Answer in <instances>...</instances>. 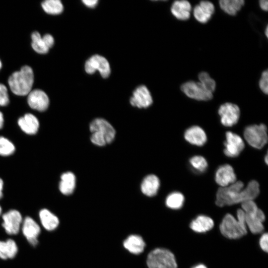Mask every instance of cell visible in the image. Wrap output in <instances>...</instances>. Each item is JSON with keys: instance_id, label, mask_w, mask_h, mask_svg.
Wrapping results in <instances>:
<instances>
[{"instance_id": "cell-5", "label": "cell", "mask_w": 268, "mask_h": 268, "mask_svg": "<svg viewBox=\"0 0 268 268\" xmlns=\"http://www.w3.org/2000/svg\"><path fill=\"white\" fill-rule=\"evenodd\" d=\"M241 209L245 215L247 228L254 234L263 232L264 229L263 222L266 217L254 201H248L241 203Z\"/></svg>"}, {"instance_id": "cell-6", "label": "cell", "mask_w": 268, "mask_h": 268, "mask_svg": "<svg viewBox=\"0 0 268 268\" xmlns=\"http://www.w3.org/2000/svg\"><path fill=\"white\" fill-rule=\"evenodd\" d=\"M146 264L148 268H177L174 255L162 248H156L148 254Z\"/></svg>"}, {"instance_id": "cell-45", "label": "cell", "mask_w": 268, "mask_h": 268, "mask_svg": "<svg viewBox=\"0 0 268 268\" xmlns=\"http://www.w3.org/2000/svg\"><path fill=\"white\" fill-rule=\"evenodd\" d=\"M1 212H2V208H1V206H0V215L1 213Z\"/></svg>"}, {"instance_id": "cell-42", "label": "cell", "mask_w": 268, "mask_h": 268, "mask_svg": "<svg viewBox=\"0 0 268 268\" xmlns=\"http://www.w3.org/2000/svg\"><path fill=\"white\" fill-rule=\"evenodd\" d=\"M268 154H267L265 158V161L267 164H268Z\"/></svg>"}, {"instance_id": "cell-20", "label": "cell", "mask_w": 268, "mask_h": 268, "mask_svg": "<svg viewBox=\"0 0 268 268\" xmlns=\"http://www.w3.org/2000/svg\"><path fill=\"white\" fill-rule=\"evenodd\" d=\"M192 6L187 0H176L172 4L171 12L172 15L179 20H187L191 16Z\"/></svg>"}, {"instance_id": "cell-23", "label": "cell", "mask_w": 268, "mask_h": 268, "mask_svg": "<svg viewBox=\"0 0 268 268\" xmlns=\"http://www.w3.org/2000/svg\"><path fill=\"white\" fill-rule=\"evenodd\" d=\"M160 187L159 178L155 175L146 176L141 184V190L143 194L148 197L156 195Z\"/></svg>"}, {"instance_id": "cell-10", "label": "cell", "mask_w": 268, "mask_h": 268, "mask_svg": "<svg viewBox=\"0 0 268 268\" xmlns=\"http://www.w3.org/2000/svg\"><path fill=\"white\" fill-rule=\"evenodd\" d=\"M2 226L8 235L17 234L21 229L23 218L21 213L16 209H10L2 216Z\"/></svg>"}, {"instance_id": "cell-40", "label": "cell", "mask_w": 268, "mask_h": 268, "mask_svg": "<svg viewBox=\"0 0 268 268\" xmlns=\"http://www.w3.org/2000/svg\"><path fill=\"white\" fill-rule=\"evenodd\" d=\"M4 124V118L2 113L0 111V129L3 127Z\"/></svg>"}, {"instance_id": "cell-44", "label": "cell", "mask_w": 268, "mask_h": 268, "mask_svg": "<svg viewBox=\"0 0 268 268\" xmlns=\"http://www.w3.org/2000/svg\"><path fill=\"white\" fill-rule=\"evenodd\" d=\"M2 66V62H1V61L0 60V69L1 68Z\"/></svg>"}, {"instance_id": "cell-30", "label": "cell", "mask_w": 268, "mask_h": 268, "mask_svg": "<svg viewBox=\"0 0 268 268\" xmlns=\"http://www.w3.org/2000/svg\"><path fill=\"white\" fill-rule=\"evenodd\" d=\"M189 163L193 170L200 173L205 172L208 167L206 160L201 155L192 157L189 160Z\"/></svg>"}, {"instance_id": "cell-43", "label": "cell", "mask_w": 268, "mask_h": 268, "mask_svg": "<svg viewBox=\"0 0 268 268\" xmlns=\"http://www.w3.org/2000/svg\"><path fill=\"white\" fill-rule=\"evenodd\" d=\"M268 26H267L266 27V30H265V34H266V37H268Z\"/></svg>"}, {"instance_id": "cell-29", "label": "cell", "mask_w": 268, "mask_h": 268, "mask_svg": "<svg viewBox=\"0 0 268 268\" xmlns=\"http://www.w3.org/2000/svg\"><path fill=\"white\" fill-rule=\"evenodd\" d=\"M185 201L184 195L179 192H174L168 195L165 200L166 206L172 209H179Z\"/></svg>"}, {"instance_id": "cell-12", "label": "cell", "mask_w": 268, "mask_h": 268, "mask_svg": "<svg viewBox=\"0 0 268 268\" xmlns=\"http://www.w3.org/2000/svg\"><path fill=\"white\" fill-rule=\"evenodd\" d=\"M85 70L88 74H93L98 70L103 78L108 77L111 72L108 61L104 57L98 55L92 56L86 62Z\"/></svg>"}, {"instance_id": "cell-31", "label": "cell", "mask_w": 268, "mask_h": 268, "mask_svg": "<svg viewBox=\"0 0 268 268\" xmlns=\"http://www.w3.org/2000/svg\"><path fill=\"white\" fill-rule=\"evenodd\" d=\"M199 82L209 91L213 93L216 88V82L209 74L205 72H201L198 75Z\"/></svg>"}, {"instance_id": "cell-16", "label": "cell", "mask_w": 268, "mask_h": 268, "mask_svg": "<svg viewBox=\"0 0 268 268\" xmlns=\"http://www.w3.org/2000/svg\"><path fill=\"white\" fill-rule=\"evenodd\" d=\"M153 102L151 95L144 85L137 87L133 92V96L130 99V103L133 106L139 108H147Z\"/></svg>"}, {"instance_id": "cell-36", "label": "cell", "mask_w": 268, "mask_h": 268, "mask_svg": "<svg viewBox=\"0 0 268 268\" xmlns=\"http://www.w3.org/2000/svg\"><path fill=\"white\" fill-rule=\"evenodd\" d=\"M259 245L261 249L267 253L268 251V234L265 233L262 234L259 240Z\"/></svg>"}, {"instance_id": "cell-34", "label": "cell", "mask_w": 268, "mask_h": 268, "mask_svg": "<svg viewBox=\"0 0 268 268\" xmlns=\"http://www.w3.org/2000/svg\"><path fill=\"white\" fill-rule=\"evenodd\" d=\"M261 90L265 94L268 93V71L266 69L263 71L259 82Z\"/></svg>"}, {"instance_id": "cell-7", "label": "cell", "mask_w": 268, "mask_h": 268, "mask_svg": "<svg viewBox=\"0 0 268 268\" xmlns=\"http://www.w3.org/2000/svg\"><path fill=\"white\" fill-rule=\"evenodd\" d=\"M244 136L251 146L260 149L268 142L267 127L263 124L249 125L244 130Z\"/></svg>"}, {"instance_id": "cell-4", "label": "cell", "mask_w": 268, "mask_h": 268, "mask_svg": "<svg viewBox=\"0 0 268 268\" xmlns=\"http://www.w3.org/2000/svg\"><path fill=\"white\" fill-rule=\"evenodd\" d=\"M91 133L90 140L98 146H104L111 143L114 139L116 131L113 127L106 120L97 118L93 120L89 125Z\"/></svg>"}, {"instance_id": "cell-27", "label": "cell", "mask_w": 268, "mask_h": 268, "mask_svg": "<svg viewBox=\"0 0 268 268\" xmlns=\"http://www.w3.org/2000/svg\"><path fill=\"white\" fill-rule=\"evenodd\" d=\"M31 47L37 53L45 54L47 53L50 49L48 47L43 36L38 31H34L31 35Z\"/></svg>"}, {"instance_id": "cell-14", "label": "cell", "mask_w": 268, "mask_h": 268, "mask_svg": "<svg viewBox=\"0 0 268 268\" xmlns=\"http://www.w3.org/2000/svg\"><path fill=\"white\" fill-rule=\"evenodd\" d=\"M27 103L31 108L43 112L49 107L50 100L48 95L43 90L35 89L27 95Z\"/></svg>"}, {"instance_id": "cell-37", "label": "cell", "mask_w": 268, "mask_h": 268, "mask_svg": "<svg viewBox=\"0 0 268 268\" xmlns=\"http://www.w3.org/2000/svg\"><path fill=\"white\" fill-rule=\"evenodd\" d=\"M82 2L87 7L93 8L97 5L98 3V0H82Z\"/></svg>"}, {"instance_id": "cell-1", "label": "cell", "mask_w": 268, "mask_h": 268, "mask_svg": "<svg viewBox=\"0 0 268 268\" xmlns=\"http://www.w3.org/2000/svg\"><path fill=\"white\" fill-rule=\"evenodd\" d=\"M260 193L258 182L252 180L244 188L240 181H236L225 187H220L216 193V204L219 207L242 203L248 201H254Z\"/></svg>"}, {"instance_id": "cell-13", "label": "cell", "mask_w": 268, "mask_h": 268, "mask_svg": "<svg viewBox=\"0 0 268 268\" xmlns=\"http://www.w3.org/2000/svg\"><path fill=\"white\" fill-rule=\"evenodd\" d=\"M21 229L27 241L33 246H36L41 232V228L38 223L32 217L27 216L23 220Z\"/></svg>"}, {"instance_id": "cell-8", "label": "cell", "mask_w": 268, "mask_h": 268, "mask_svg": "<svg viewBox=\"0 0 268 268\" xmlns=\"http://www.w3.org/2000/svg\"><path fill=\"white\" fill-rule=\"evenodd\" d=\"M181 90L188 97L198 101H208L213 97L212 93L200 82L187 81L181 85Z\"/></svg>"}, {"instance_id": "cell-3", "label": "cell", "mask_w": 268, "mask_h": 268, "mask_svg": "<svg viewBox=\"0 0 268 268\" xmlns=\"http://www.w3.org/2000/svg\"><path fill=\"white\" fill-rule=\"evenodd\" d=\"M219 230L225 237L230 239H239L247 233L245 215L241 208L237 211V218L230 213L223 218Z\"/></svg>"}, {"instance_id": "cell-21", "label": "cell", "mask_w": 268, "mask_h": 268, "mask_svg": "<svg viewBox=\"0 0 268 268\" xmlns=\"http://www.w3.org/2000/svg\"><path fill=\"white\" fill-rule=\"evenodd\" d=\"M214 226V221L210 217L200 215L194 219L190 224V228L194 232L199 233L206 232Z\"/></svg>"}, {"instance_id": "cell-9", "label": "cell", "mask_w": 268, "mask_h": 268, "mask_svg": "<svg viewBox=\"0 0 268 268\" xmlns=\"http://www.w3.org/2000/svg\"><path fill=\"white\" fill-rule=\"evenodd\" d=\"M218 113L221 124L225 127H230L236 125L240 116V110L236 104L227 102L219 107Z\"/></svg>"}, {"instance_id": "cell-41", "label": "cell", "mask_w": 268, "mask_h": 268, "mask_svg": "<svg viewBox=\"0 0 268 268\" xmlns=\"http://www.w3.org/2000/svg\"><path fill=\"white\" fill-rule=\"evenodd\" d=\"M192 268H207L204 265L199 264L192 267Z\"/></svg>"}, {"instance_id": "cell-38", "label": "cell", "mask_w": 268, "mask_h": 268, "mask_svg": "<svg viewBox=\"0 0 268 268\" xmlns=\"http://www.w3.org/2000/svg\"><path fill=\"white\" fill-rule=\"evenodd\" d=\"M268 2L267 0H261L259 1V5L260 8L264 11H267L268 7Z\"/></svg>"}, {"instance_id": "cell-32", "label": "cell", "mask_w": 268, "mask_h": 268, "mask_svg": "<svg viewBox=\"0 0 268 268\" xmlns=\"http://www.w3.org/2000/svg\"><path fill=\"white\" fill-rule=\"evenodd\" d=\"M15 150L13 143L3 136H0V155L9 156L12 154Z\"/></svg>"}, {"instance_id": "cell-17", "label": "cell", "mask_w": 268, "mask_h": 268, "mask_svg": "<svg viewBox=\"0 0 268 268\" xmlns=\"http://www.w3.org/2000/svg\"><path fill=\"white\" fill-rule=\"evenodd\" d=\"M214 11L215 7L211 2L202 0L194 7L193 15L199 22L204 24L210 19Z\"/></svg>"}, {"instance_id": "cell-2", "label": "cell", "mask_w": 268, "mask_h": 268, "mask_svg": "<svg viewBox=\"0 0 268 268\" xmlns=\"http://www.w3.org/2000/svg\"><path fill=\"white\" fill-rule=\"evenodd\" d=\"M34 81L33 70L27 65L13 72L8 78V84L11 92L18 96L27 95L32 90Z\"/></svg>"}, {"instance_id": "cell-39", "label": "cell", "mask_w": 268, "mask_h": 268, "mask_svg": "<svg viewBox=\"0 0 268 268\" xmlns=\"http://www.w3.org/2000/svg\"><path fill=\"white\" fill-rule=\"evenodd\" d=\"M3 182L2 180L0 178V199L2 197L3 193Z\"/></svg>"}, {"instance_id": "cell-24", "label": "cell", "mask_w": 268, "mask_h": 268, "mask_svg": "<svg viewBox=\"0 0 268 268\" xmlns=\"http://www.w3.org/2000/svg\"><path fill=\"white\" fill-rule=\"evenodd\" d=\"M123 245L131 253L139 254L143 251L145 244L140 236L131 235L124 241Z\"/></svg>"}, {"instance_id": "cell-18", "label": "cell", "mask_w": 268, "mask_h": 268, "mask_svg": "<svg viewBox=\"0 0 268 268\" xmlns=\"http://www.w3.org/2000/svg\"><path fill=\"white\" fill-rule=\"evenodd\" d=\"M184 137L189 143L198 146L203 145L207 140L204 131L198 126H192L186 130Z\"/></svg>"}, {"instance_id": "cell-22", "label": "cell", "mask_w": 268, "mask_h": 268, "mask_svg": "<svg viewBox=\"0 0 268 268\" xmlns=\"http://www.w3.org/2000/svg\"><path fill=\"white\" fill-rule=\"evenodd\" d=\"M39 217L42 227L49 231L55 230L60 223L58 217L47 208L40 210Z\"/></svg>"}, {"instance_id": "cell-19", "label": "cell", "mask_w": 268, "mask_h": 268, "mask_svg": "<svg viewBox=\"0 0 268 268\" xmlns=\"http://www.w3.org/2000/svg\"><path fill=\"white\" fill-rule=\"evenodd\" d=\"M18 125L25 134L32 135L36 134L39 128V122L37 118L31 113L25 114L19 118Z\"/></svg>"}, {"instance_id": "cell-11", "label": "cell", "mask_w": 268, "mask_h": 268, "mask_svg": "<svg viewBox=\"0 0 268 268\" xmlns=\"http://www.w3.org/2000/svg\"><path fill=\"white\" fill-rule=\"evenodd\" d=\"M224 153L226 156L231 158L238 156L245 147L242 138L237 134L228 131L225 134Z\"/></svg>"}, {"instance_id": "cell-25", "label": "cell", "mask_w": 268, "mask_h": 268, "mask_svg": "<svg viewBox=\"0 0 268 268\" xmlns=\"http://www.w3.org/2000/svg\"><path fill=\"white\" fill-rule=\"evenodd\" d=\"M75 187V177L71 172L63 173L61 176L59 190L65 195H71Z\"/></svg>"}, {"instance_id": "cell-15", "label": "cell", "mask_w": 268, "mask_h": 268, "mask_svg": "<svg viewBox=\"0 0 268 268\" xmlns=\"http://www.w3.org/2000/svg\"><path fill=\"white\" fill-rule=\"evenodd\" d=\"M216 183L220 187H227L236 181V175L233 168L225 164L219 166L215 174Z\"/></svg>"}, {"instance_id": "cell-26", "label": "cell", "mask_w": 268, "mask_h": 268, "mask_svg": "<svg viewBox=\"0 0 268 268\" xmlns=\"http://www.w3.org/2000/svg\"><path fill=\"white\" fill-rule=\"evenodd\" d=\"M245 4L243 0H221L219 4L221 9L228 15L234 16Z\"/></svg>"}, {"instance_id": "cell-35", "label": "cell", "mask_w": 268, "mask_h": 268, "mask_svg": "<svg viewBox=\"0 0 268 268\" xmlns=\"http://www.w3.org/2000/svg\"><path fill=\"white\" fill-rule=\"evenodd\" d=\"M10 248L6 241H0V259L2 260L9 259Z\"/></svg>"}, {"instance_id": "cell-28", "label": "cell", "mask_w": 268, "mask_h": 268, "mask_svg": "<svg viewBox=\"0 0 268 268\" xmlns=\"http://www.w3.org/2000/svg\"><path fill=\"white\" fill-rule=\"evenodd\" d=\"M41 6L44 11L51 15H58L64 10V6L60 0H46L42 2Z\"/></svg>"}, {"instance_id": "cell-33", "label": "cell", "mask_w": 268, "mask_h": 268, "mask_svg": "<svg viewBox=\"0 0 268 268\" xmlns=\"http://www.w3.org/2000/svg\"><path fill=\"white\" fill-rule=\"evenodd\" d=\"M9 103V98L7 87L0 83V106H7Z\"/></svg>"}]
</instances>
